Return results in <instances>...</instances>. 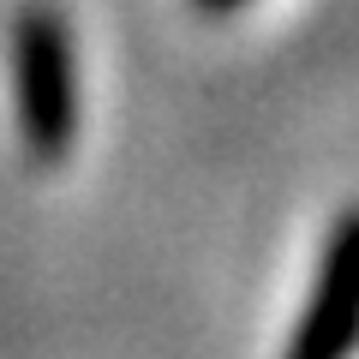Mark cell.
Returning a JSON list of instances; mask_svg holds the SVG:
<instances>
[{
  "mask_svg": "<svg viewBox=\"0 0 359 359\" xmlns=\"http://www.w3.org/2000/svg\"><path fill=\"white\" fill-rule=\"evenodd\" d=\"M13 96L25 150L36 162H60L78 132V78H72V36L54 6H25L13 18Z\"/></svg>",
  "mask_w": 359,
  "mask_h": 359,
  "instance_id": "obj_1",
  "label": "cell"
},
{
  "mask_svg": "<svg viewBox=\"0 0 359 359\" xmlns=\"http://www.w3.org/2000/svg\"><path fill=\"white\" fill-rule=\"evenodd\" d=\"M198 6H210V13H228V6H245V0H198Z\"/></svg>",
  "mask_w": 359,
  "mask_h": 359,
  "instance_id": "obj_3",
  "label": "cell"
},
{
  "mask_svg": "<svg viewBox=\"0 0 359 359\" xmlns=\"http://www.w3.org/2000/svg\"><path fill=\"white\" fill-rule=\"evenodd\" d=\"M353 341H359V210H347L323 245V269L311 282L306 318L287 341V359H347Z\"/></svg>",
  "mask_w": 359,
  "mask_h": 359,
  "instance_id": "obj_2",
  "label": "cell"
}]
</instances>
